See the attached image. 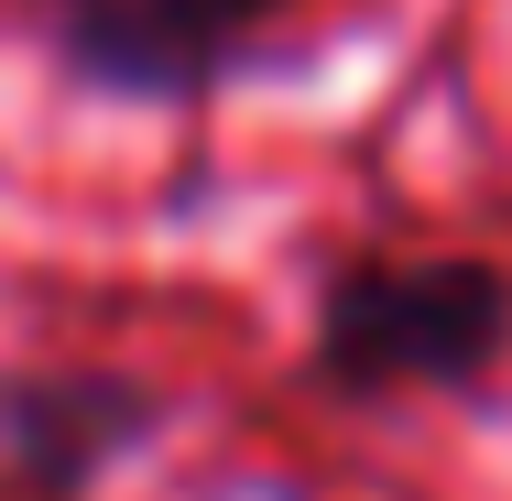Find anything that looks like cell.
<instances>
[{
	"label": "cell",
	"instance_id": "cell-1",
	"mask_svg": "<svg viewBox=\"0 0 512 501\" xmlns=\"http://www.w3.org/2000/svg\"><path fill=\"white\" fill-rule=\"evenodd\" d=\"M512 371V262L491 251H349L316 284L306 382L327 403L491 393Z\"/></svg>",
	"mask_w": 512,
	"mask_h": 501
},
{
	"label": "cell",
	"instance_id": "cell-2",
	"mask_svg": "<svg viewBox=\"0 0 512 501\" xmlns=\"http://www.w3.org/2000/svg\"><path fill=\"white\" fill-rule=\"evenodd\" d=\"M306 0H44V44L99 99H207Z\"/></svg>",
	"mask_w": 512,
	"mask_h": 501
},
{
	"label": "cell",
	"instance_id": "cell-3",
	"mask_svg": "<svg viewBox=\"0 0 512 501\" xmlns=\"http://www.w3.org/2000/svg\"><path fill=\"white\" fill-rule=\"evenodd\" d=\"M164 436V393L120 360H0V501H99Z\"/></svg>",
	"mask_w": 512,
	"mask_h": 501
}]
</instances>
